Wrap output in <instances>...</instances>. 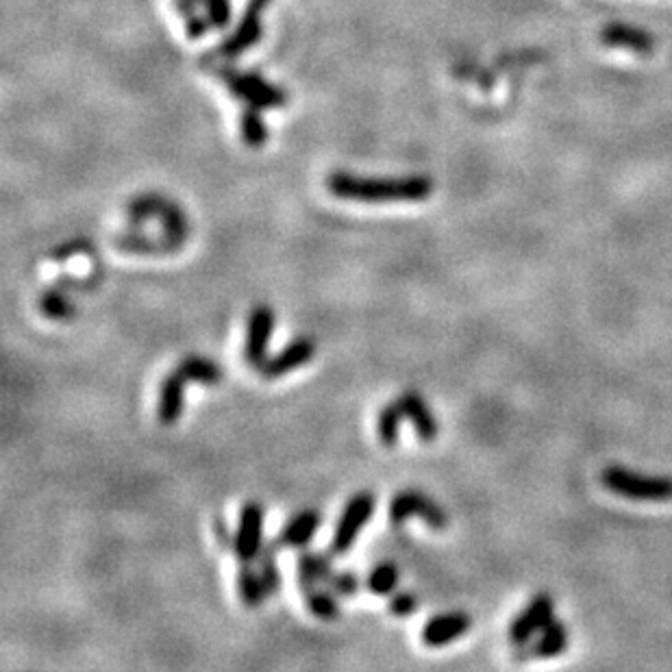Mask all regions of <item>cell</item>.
Instances as JSON below:
<instances>
[{
    "instance_id": "6da1fadb",
    "label": "cell",
    "mask_w": 672,
    "mask_h": 672,
    "mask_svg": "<svg viewBox=\"0 0 672 672\" xmlns=\"http://www.w3.org/2000/svg\"><path fill=\"white\" fill-rule=\"evenodd\" d=\"M333 196L359 203H420L433 194V179L427 174L407 177H359L351 172H333L327 179Z\"/></svg>"
},
{
    "instance_id": "7a4b0ae2",
    "label": "cell",
    "mask_w": 672,
    "mask_h": 672,
    "mask_svg": "<svg viewBox=\"0 0 672 672\" xmlns=\"http://www.w3.org/2000/svg\"><path fill=\"white\" fill-rule=\"evenodd\" d=\"M601 481L609 492L625 496V499L631 501H672V477L666 475H644V472L622 466H607L601 472Z\"/></svg>"
},
{
    "instance_id": "3957f363",
    "label": "cell",
    "mask_w": 672,
    "mask_h": 672,
    "mask_svg": "<svg viewBox=\"0 0 672 672\" xmlns=\"http://www.w3.org/2000/svg\"><path fill=\"white\" fill-rule=\"evenodd\" d=\"M218 79L251 111L277 109L288 103V94L257 72H242L238 68L222 66L218 70Z\"/></svg>"
},
{
    "instance_id": "277c9868",
    "label": "cell",
    "mask_w": 672,
    "mask_h": 672,
    "mask_svg": "<svg viewBox=\"0 0 672 672\" xmlns=\"http://www.w3.org/2000/svg\"><path fill=\"white\" fill-rule=\"evenodd\" d=\"M372 514H375V496L370 492H357L353 499H348V503L342 509L338 525H335L329 551L335 557L351 553L359 538V531L368 525Z\"/></svg>"
},
{
    "instance_id": "5b68a950",
    "label": "cell",
    "mask_w": 672,
    "mask_h": 672,
    "mask_svg": "<svg viewBox=\"0 0 672 672\" xmlns=\"http://www.w3.org/2000/svg\"><path fill=\"white\" fill-rule=\"evenodd\" d=\"M264 516L266 509L257 501H248L240 507L233 538V553L240 564L257 562L261 549H264Z\"/></svg>"
},
{
    "instance_id": "8992f818",
    "label": "cell",
    "mask_w": 672,
    "mask_h": 672,
    "mask_svg": "<svg viewBox=\"0 0 672 672\" xmlns=\"http://www.w3.org/2000/svg\"><path fill=\"white\" fill-rule=\"evenodd\" d=\"M268 5L270 0H251L238 24V29L218 46L216 55L231 61L235 57H240L242 53L251 51V48L261 40V35H264V14Z\"/></svg>"
},
{
    "instance_id": "52a82bcc",
    "label": "cell",
    "mask_w": 672,
    "mask_h": 672,
    "mask_svg": "<svg viewBox=\"0 0 672 672\" xmlns=\"http://www.w3.org/2000/svg\"><path fill=\"white\" fill-rule=\"evenodd\" d=\"M409 518L425 520L427 525L435 531L446 529V525H448V516H446L444 509L438 503H433L429 496H425L422 492H416V490L398 492L390 503L392 525H403V522L409 520Z\"/></svg>"
},
{
    "instance_id": "ba28073f",
    "label": "cell",
    "mask_w": 672,
    "mask_h": 672,
    "mask_svg": "<svg viewBox=\"0 0 672 672\" xmlns=\"http://www.w3.org/2000/svg\"><path fill=\"white\" fill-rule=\"evenodd\" d=\"M275 331V311L268 305L253 307L246 320L244 362L251 368H259L268 359V344Z\"/></svg>"
},
{
    "instance_id": "9c48e42d",
    "label": "cell",
    "mask_w": 672,
    "mask_h": 672,
    "mask_svg": "<svg viewBox=\"0 0 672 672\" xmlns=\"http://www.w3.org/2000/svg\"><path fill=\"white\" fill-rule=\"evenodd\" d=\"M553 612L555 605L549 594L533 596V601L522 609V612L514 618L512 625H509V642H512L516 649L527 646L535 633H540L555 620Z\"/></svg>"
},
{
    "instance_id": "30bf717a",
    "label": "cell",
    "mask_w": 672,
    "mask_h": 672,
    "mask_svg": "<svg viewBox=\"0 0 672 672\" xmlns=\"http://www.w3.org/2000/svg\"><path fill=\"white\" fill-rule=\"evenodd\" d=\"M314 355H316V342L301 335V338H294L288 346H283L277 355L268 357L257 370L266 381H275L290 375V372L298 368H303L314 359Z\"/></svg>"
},
{
    "instance_id": "8fae6325",
    "label": "cell",
    "mask_w": 672,
    "mask_h": 672,
    "mask_svg": "<svg viewBox=\"0 0 672 672\" xmlns=\"http://www.w3.org/2000/svg\"><path fill=\"white\" fill-rule=\"evenodd\" d=\"M603 44L612 48H622L636 55H651L655 51V37L640 27L625 22H612L601 31Z\"/></svg>"
},
{
    "instance_id": "7c38bea8",
    "label": "cell",
    "mask_w": 672,
    "mask_h": 672,
    "mask_svg": "<svg viewBox=\"0 0 672 672\" xmlns=\"http://www.w3.org/2000/svg\"><path fill=\"white\" fill-rule=\"evenodd\" d=\"M566 649H568V629L562 620H553L549 627L540 631V638H535V642L520 646L516 659L518 662H527V659H551L562 655Z\"/></svg>"
},
{
    "instance_id": "4fadbf2b",
    "label": "cell",
    "mask_w": 672,
    "mask_h": 672,
    "mask_svg": "<svg viewBox=\"0 0 672 672\" xmlns=\"http://www.w3.org/2000/svg\"><path fill=\"white\" fill-rule=\"evenodd\" d=\"M472 627V620L464 612H448L433 616L425 629H422V642L427 646H446L455 642L457 638H462L464 633Z\"/></svg>"
},
{
    "instance_id": "5bb4252c",
    "label": "cell",
    "mask_w": 672,
    "mask_h": 672,
    "mask_svg": "<svg viewBox=\"0 0 672 672\" xmlns=\"http://www.w3.org/2000/svg\"><path fill=\"white\" fill-rule=\"evenodd\" d=\"M396 403L401 405L405 420L412 422V427L422 442H433L438 438L440 433L438 418L433 416L431 407L418 392H405L396 398Z\"/></svg>"
},
{
    "instance_id": "9a60e30c",
    "label": "cell",
    "mask_w": 672,
    "mask_h": 672,
    "mask_svg": "<svg viewBox=\"0 0 672 672\" xmlns=\"http://www.w3.org/2000/svg\"><path fill=\"white\" fill-rule=\"evenodd\" d=\"M322 525V516L316 512V509H305V512H298L288 525L281 529V533L275 538L279 544V549H305V546L314 540V535L318 533Z\"/></svg>"
},
{
    "instance_id": "2e32d148",
    "label": "cell",
    "mask_w": 672,
    "mask_h": 672,
    "mask_svg": "<svg viewBox=\"0 0 672 672\" xmlns=\"http://www.w3.org/2000/svg\"><path fill=\"white\" fill-rule=\"evenodd\" d=\"M185 383H188V381L181 377L179 370H172L170 375L164 381H161L159 403H157V420L164 427L177 425L181 414H183Z\"/></svg>"
},
{
    "instance_id": "e0dca14e",
    "label": "cell",
    "mask_w": 672,
    "mask_h": 672,
    "mask_svg": "<svg viewBox=\"0 0 672 672\" xmlns=\"http://www.w3.org/2000/svg\"><path fill=\"white\" fill-rule=\"evenodd\" d=\"M333 553H316V551H301L296 557V583L298 586H307V583H325L335 572L333 568Z\"/></svg>"
},
{
    "instance_id": "ac0fdd59",
    "label": "cell",
    "mask_w": 672,
    "mask_h": 672,
    "mask_svg": "<svg viewBox=\"0 0 672 672\" xmlns=\"http://www.w3.org/2000/svg\"><path fill=\"white\" fill-rule=\"evenodd\" d=\"M307 609L320 620H335L340 616V605L335 599V592H331L325 583H307V586H298Z\"/></svg>"
},
{
    "instance_id": "d6986e66",
    "label": "cell",
    "mask_w": 672,
    "mask_h": 672,
    "mask_svg": "<svg viewBox=\"0 0 672 672\" xmlns=\"http://www.w3.org/2000/svg\"><path fill=\"white\" fill-rule=\"evenodd\" d=\"M177 370L181 372V377L185 381L201 383V385H218L224 377L222 368L216 362H211V359H205V357H198V355H188L185 359H181Z\"/></svg>"
},
{
    "instance_id": "ffe728a7",
    "label": "cell",
    "mask_w": 672,
    "mask_h": 672,
    "mask_svg": "<svg viewBox=\"0 0 672 672\" xmlns=\"http://www.w3.org/2000/svg\"><path fill=\"white\" fill-rule=\"evenodd\" d=\"M277 557H279V544L275 540L266 542L264 549H261L257 557V570H259L261 581H264L268 596H277L283 588V577H281Z\"/></svg>"
},
{
    "instance_id": "44dd1931",
    "label": "cell",
    "mask_w": 672,
    "mask_h": 672,
    "mask_svg": "<svg viewBox=\"0 0 672 672\" xmlns=\"http://www.w3.org/2000/svg\"><path fill=\"white\" fill-rule=\"evenodd\" d=\"M238 594L244 607L255 609L266 599L264 581L259 577V570L253 568V564H240L238 570Z\"/></svg>"
},
{
    "instance_id": "7402d4cb",
    "label": "cell",
    "mask_w": 672,
    "mask_h": 672,
    "mask_svg": "<svg viewBox=\"0 0 672 672\" xmlns=\"http://www.w3.org/2000/svg\"><path fill=\"white\" fill-rule=\"evenodd\" d=\"M405 420V414L401 405L396 401L383 405L377 416V438L385 448H394L401 438V425Z\"/></svg>"
},
{
    "instance_id": "603a6c76",
    "label": "cell",
    "mask_w": 672,
    "mask_h": 672,
    "mask_svg": "<svg viewBox=\"0 0 672 672\" xmlns=\"http://www.w3.org/2000/svg\"><path fill=\"white\" fill-rule=\"evenodd\" d=\"M190 5L198 9V14L205 18L211 31H220L231 20V3L229 0H188Z\"/></svg>"
},
{
    "instance_id": "cb8c5ba5",
    "label": "cell",
    "mask_w": 672,
    "mask_h": 672,
    "mask_svg": "<svg viewBox=\"0 0 672 672\" xmlns=\"http://www.w3.org/2000/svg\"><path fill=\"white\" fill-rule=\"evenodd\" d=\"M398 583V568L392 562H381L375 568L368 572L366 577V588L377 594V596H385V594H392L394 588Z\"/></svg>"
},
{
    "instance_id": "d4e9b609",
    "label": "cell",
    "mask_w": 672,
    "mask_h": 672,
    "mask_svg": "<svg viewBox=\"0 0 672 672\" xmlns=\"http://www.w3.org/2000/svg\"><path fill=\"white\" fill-rule=\"evenodd\" d=\"M40 311L51 320H68L74 314V307L66 292L51 288L40 298Z\"/></svg>"
},
{
    "instance_id": "484cf974",
    "label": "cell",
    "mask_w": 672,
    "mask_h": 672,
    "mask_svg": "<svg viewBox=\"0 0 672 672\" xmlns=\"http://www.w3.org/2000/svg\"><path fill=\"white\" fill-rule=\"evenodd\" d=\"M259 114H261V111L246 109L242 114V120H240L242 140H244V144H248L251 148L264 146L266 140H268V129L264 124V118H261Z\"/></svg>"
},
{
    "instance_id": "4316f807",
    "label": "cell",
    "mask_w": 672,
    "mask_h": 672,
    "mask_svg": "<svg viewBox=\"0 0 672 672\" xmlns=\"http://www.w3.org/2000/svg\"><path fill=\"white\" fill-rule=\"evenodd\" d=\"M327 588L338 596H353V594H357L359 588H362V581H359L355 572H348V570L338 572V570H335L331 579L327 581Z\"/></svg>"
},
{
    "instance_id": "83f0119b",
    "label": "cell",
    "mask_w": 672,
    "mask_h": 672,
    "mask_svg": "<svg viewBox=\"0 0 672 672\" xmlns=\"http://www.w3.org/2000/svg\"><path fill=\"white\" fill-rule=\"evenodd\" d=\"M92 251V244L90 242H85V240H72V242H66V244H61L57 246L55 251H51V257L53 261H68L72 257H77V255H85V253H90Z\"/></svg>"
},
{
    "instance_id": "f1b7e54d",
    "label": "cell",
    "mask_w": 672,
    "mask_h": 672,
    "mask_svg": "<svg viewBox=\"0 0 672 672\" xmlns=\"http://www.w3.org/2000/svg\"><path fill=\"white\" fill-rule=\"evenodd\" d=\"M418 609V601L412 592H398L390 599V612L394 616H409Z\"/></svg>"
},
{
    "instance_id": "f546056e",
    "label": "cell",
    "mask_w": 672,
    "mask_h": 672,
    "mask_svg": "<svg viewBox=\"0 0 672 672\" xmlns=\"http://www.w3.org/2000/svg\"><path fill=\"white\" fill-rule=\"evenodd\" d=\"M214 531H216V538H218V542H220L222 549H231V551H233L235 531H233V533L229 531L227 522H224L222 518H216V520H214Z\"/></svg>"
}]
</instances>
